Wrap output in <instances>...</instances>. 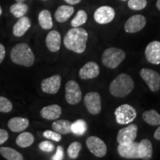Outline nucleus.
<instances>
[{"label":"nucleus","instance_id":"nucleus-1","mask_svg":"<svg viewBox=\"0 0 160 160\" xmlns=\"http://www.w3.org/2000/svg\"><path fill=\"white\" fill-rule=\"evenodd\" d=\"M88 33L82 28H73L64 37V45L68 49L77 53H82L86 49Z\"/></svg>","mask_w":160,"mask_h":160},{"label":"nucleus","instance_id":"nucleus-2","mask_svg":"<svg viewBox=\"0 0 160 160\" xmlns=\"http://www.w3.org/2000/svg\"><path fill=\"white\" fill-rule=\"evenodd\" d=\"M134 88V82L132 78L126 73H121L110 84L109 90L111 95L122 98L128 95Z\"/></svg>","mask_w":160,"mask_h":160},{"label":"nucleus","instance_id":"nucleus-3","mask_svg":"<svg viewBox=\"0 0 160 160\" xmlns=\"http://www.w3.org/2000/svg\"><path fill=\"white\" fill-rule=\"evenodd\" d=\"M11 59L17 65L31 67L34 63L35 57L27 44L19 43L11 51Z\"/></svg>","mask_w":160,"mask_h":160},{"label":"nucleus","instance_id":"nucleus-4","mask_svg":"<svg viewBox=\"0 0 160 160\" xmlns=\"http://www.w3.org/2000/svg\"><path fill=\"white\" fill-rule=\"evenodd\" d=\"M125 53L122 49L110 48L104 51L102 62L103 65L109 68H116L125 59Z\"/></svg>","mask_w":160,"mask_h":160},{"label":"nucleus","instance_id":"nucleus-5","mask_svg":"<svg viewBox=\"0 0 160 160\" xmlns=\"http://www.w3.org/2000/svg\"><path fill=\"white\" fill-rule=\"evenodd\" d=\"M116 120L120 125H126L133 122L137 117V111L131 105L128 104L120 105L114 112Z\"/></svg>","mask_w":160,"mask_h":160},{"label":"nucleus","instance_id":"nucleus-6","mask_svg":"<svg viewBox=\"0 0 160 160\" xmlns=\"http://www.w3.org/2000/svg\"><path fill=\"white\" fill-rule=\"evenodd\" d=\"M139 74L151 91H159L160 89V74L159 73L151 69L142 68L140 71Z\"/></svg>","mask_w":160,"mask_h":160},{"label":"nucleus","instance_id":"nucleus-7","mask_svg":"<svg viewBox=\"0 0 160 160\" xmlns=\"http://www.w3.org/2000/svg\"><path fill=\"white\" fill-rule=\"evenodd\" d=\"M82 99L79 85L74 80H70L65 85V100L70 105H77Z\"/></svg>","mask_w":160,"mask_h":160},{"label":"nucleus","instance_id":"nucleus-8","mask_svg":"<svg viewBox=\"0 0 160 160\" xmlns=\"http://www.w3.org/2000/svg\"><path fill=\"white\" fill-rule=\"evenodd\" d=\"M84 103L91 114L97 115L102 109L101 97L97 92H89L85 95Z\"/></svg>","mask_w":160,"mask_h":160},{"label":"nucleus","instance_id":"nucleus-9","mask_svg":"<svg viewBox=\"0 0 160 160\" xmlns=\"http://www.w3.org/2000/svg\"><path fill=\"white\" fill-rule=\"evenodd\" d=\"M86 145L89 151L97 157H103L107 153V146L99 137H88L86 140Z\"/></svg>","mask_w":160,"mask_h":160},{"label":"nucleus","instance_id":"nucleus-10","mask_svg":"<svg viewBox=\"0 0 160 160\" xmlns=\"http://www.w3.org/2000/svg\"><path fill=\"white\" fill-rule=\"evenodd\" d=\"M114 9L110 6H102L94 12V20L101 25L110 23L115 17Z\"/></svg>","mask_w":160,"mask_h":160},{"label":"nucleus","instance_id":"nucleus-11","mask_svg":"<svg viewBox=\"0 0 160 160\" xmlns=\"http://www.w3.org/2000/svg\"><path fill=\"white\" fill-rule=\"evenodd\" d=\"M62 78L61 76L56 74L51 77L46 78L41 82V88L45 93L49 94H56L61 86Z\"/></svg>","mask_w":160,"mask_h":160},{"label":"nucleus","instance_id":"nucleus-12","mask_svg":"<svg viewBox=\"0 0 160 160\" xmlns=\"http://www.w3.org/2000/svg\"><path fill=\"white\" fill-rule=\"evenodd\" d=\"M146 25V19L142 15L137 14L132 16L126 21L125 24V31L127 33H133L140 31Z\"/></svg>","mask_w":160,"mask_h":160},{"label":"nucleus","instance_id":"nucleus-13","mask_svg":"<svg viewBox=\"0 0 160 160\" xmlns=\"http://www.w3.org/2000/svg\"><path fill=\"white\" fill-rule=\"evenodd\" d=\"M138 127L135 124H131L128 127L120 129L118 132L117 142L119 144L134 142L137 136Z\"/></svg>","mask_w":160,"mask_h":160},{"label":"nucleus","instance_id":"nucleus-14","mask_svg":"<svg viewBox=\"0 0 160 160\" xmlns=\"http://www.w3.org/2000/svg\"><path fill=\"white\" fill-rule=\"evenodd\" d=\"M117 151L122 157L125 159H139L138 153V143L135 142L119 144Z\"/></svg>","mask_w":160,"mask_h":160},{"label":"nucleus","instance_id":"nucleus-15","mask_svg":"<svg viewBox=\"0 0 160 160\" xmlns=\"http://www.w3.org/2000/svg\"><path fill=\"white\" fill-rule=\"evenodd\" d=\"M145 57L150 63L153 65L160 64V42L153 41L146 47Z\"/></svg>","mask_w":160,"mask_h":160},{"label":"nucleus","instance_id":"nucleus-16","mask_svg":"<svg viewBox=\"0 0 160 160\" xmlns=\"http://www.w3.org/2000/svg\"><path fill=\"white\" fill-rule=\"evenodd\" d=\"M79 77L82 79H91L99 74V67L94 62H89L80 69Z\"/></svg>","mask_w":160,"mask_h":160},{"label":"nucleus","instance_id":"nucleus-17","mask_svg":"<svg viewBox=\"0 0 160 160\" xmlns=\"http://www.w3.org/2000/svg\"><path fill=\"white\" fill-rule=\"evenodd\" d=\"M45 42L50 51L57 52L61 47V35L57 31H50L46 37Z\"/></svg>","mask_w":160,"mask_h":160},{"label":"nucleus","instance_id":"nucleus-18","mask_svg":"<svg viewBox=\"0 0 160 160\" xmlns=\"http://www.w3.org/2000/svg\"><path fill=\"white\" fill-rule=\"evenodd\" d=\"M31 26V20L28 17H24L19 18L13 28V33L15 37H21L28 31Z\"/></svg>","mask_w":160,"mask_h":160},{"label":"nucleus","instance_id":"nucleus-19","mask_svg":"<svg viewBox=\"0 0 160 160\" xmlns=\"http://www.w3.org/2000/svg\"><path fill=\"white\" fill-rule=\"evenodd\" d=\"M29 120L23 117L11 118L8 122V126L11 131L15 133L22 132L28 127Z\"/></svg>","mask_w":160,"mask_h":160},{"label":"nucleus","instance_id":"nucleus-20","mask_svg":"<svg viewBox=\"0 0 160 160\" xmlns=\"http://www.w3.org/2000/svg\"><path fill=\"white\" fill-rule=\"evenodd\" d=\"M42 117L47 120H56L62 114V108L58 105H51L44 107L40 111Z\"/></svg>","mask_w":160,"mask_h":160},{"label":"nucleus","instance_id":"nucleus-21","mask_svg":"<svg viewBox=\"0 0 160 160\" xmlns=\"http://www.w3.org/2000/svg\"><path fill=\"white\" fill-rule=\"evenodd\" d=\"M138 153L139 159H151L153 155V147L151 142L147 139H144L138 143Z\"/></svg>","mask_w":160,"mask_h":160},{"label":"nucleus","instance_id":"nucleus-22","mask_svg":"<svg viewBox=\"0 0 160 160\" xmlns=\"http://www.w3.org/2000/svg\"><path fill=\"white\" fill-rule=\"evenodd\" d=\"M74 8L70 5H61L55 12V19L59 22H65L73 15Z\"/></svg>","mask_w":160,"mask_h":160},{"label":"nucleus","instance_id":"nucleus-23","mask_svg":"<svg viewBox=\"0 0 160 160\" xmlns=\"http://www.w3.org/2000/svg\"><path fill=\"white\" fill-rule=\"evenodd\" d=\"M71 124V122L68 121V120H57L52 124V128L53 131L60 133V134L66 135L72 133Z\"/></svg>","mask_w":160,"mask_h":160},{"label":"nucleus","instance_id":"nucleus-24","mask_svg":"<svg viewBox=\"0 0 160 160\" xmlns=\"http://www.w3.org/2000/svg\"><path fill=\"white\" fill-rule=\"evenodd\" d=\"M39 25L45 30H49L53 27V20L51 12L48 10H42L38 17Z\"/></svg>","mask_w":160,"mask_h":160},{"label":"nucleus","instance_id":"nucleus-25","mask_svg":"<svg viewBox=\"0 0 160 160\" xmlns=\"http://www.w3.org/2000/svg\"><path fill=\"white\" fill-rule=\"evenodd\" d=\"M142 117L144 121L150 125H160V114L155 110L145 111Z\"/></svg>","mask_w":160,"mask_h":160},{"label":"nucleus","instance_id":"nucleus-26","mask_svg":"<svg viewBox=\"0 0 160 160\" xmlns=\"http://www.w3.org/2000/svg\"><path fill=\"white\" fill-rule=\"evenodd\" d=\"M34 142V137L29 132H23L18 136L16 139V143L21 148H28Z\"/></svg>","mask_w":160,"mask_h":160},{"label":"nucleus","instance_id":"nucleus-27","mask_svg":"<svg viewBox=\"0 0 160 160\" xmlns=\"http://www.w3.org/2000/svg\"><path fill=\"white\" fill-rule=\"evenodd\" d=\"M0 154L8 160H22L24 159L21 153L8 147L0 148Z\"/></svg>","mask_w":160,"mask_h":160},{"label":"nucleus","instance_id":"nucleus-28","mask_svg":"<svg viewBox=\"0 0 160 160\" xmlns=\"http://www.w3.org/2000/svg\"><path fill=\"white\" fill-rule=\"evenodd\" d=\"M28 11V6L24 2H17L10 8L11 13L17 18H21L25 15Z\"/></svg>","mask_w":160,"mask_h":160},{"label":"nucleus","instance_id":"nucleus-29","mask_svg":"<svg viewBox=\"0 0 160 160\" xmlns=\"http://www.w3.org/2000/svg\"><path fill=\"white\" fill-rule=\"evenodd\" d=\"M87 131V124L82 119H78L71 124V132L75 135L82 136Z\"/></svg>","mask_w":160,"mask_h":160},{"label":"nucleus","instance_id":"nucleus-30","mask_svg":"<svg viewBox=\"0 0 160 160\" xmlns=\"http://www.w3.org/2000/svg\"><path fill=\"white\" fill-rule=\"evenodd\" d=\"M88 20V15L87 13L83 10H79L77 12V15L75 16V17L71 20V25L73 28L79 27V26L85 24Z\"/></svg>","mask_w":160,"mask_h":160},{"label":"nucleus","instance_id":"nucleus-31","mask_svg":"<svg viewBox=\"0 0 160 160\" xmlns=\"http://www.w3.org/2000/svg\"><path fill=\"white\" fill-rule=\"evenodd\" d=\"M82 149V144L79 142H73L69 145L68 148V154L71 159H77L79 156V151Z\"/></svg>","mask_w":160,"mask_h":160},{"label":"nucleus","instance_id":"nucleus-32","mask_svg":"<svg viewBox=\"0 0 160 160\" xmlns=\"http://www.w3.org/2000/svg\"><path fill=\"white\" fill-rule=\"evenodd\" d=\"M147 0H129L128 2L129 8L134 11L142 10L147 6Z\"/></svg>","mask_w":160,"mask_h":160},{"label":"nucleus","instance_id":"nucleus-33","mask_svg":"<svg viewBox=\"0 0 160 160\" xmlns=\"http://www.w3.org/2000/svg\"><path fill=\"white\" fill-rule=\"evenodd\" d=\"M13 109V105L8 99L0 96V112L8 113Z\"/></svg>","mask_w":160,"mask_h":160},{"label":"nucleus","instance_id":"nucleus-34","mask_svg":"<svg viewBox=\"0 0 160 160\" xmlns=\"http://www.w3.org/2000/svg\"><path fill=\"white\" fill-rule=\"evenodd\" d=\"M42 134L43 137H45L46 139L53 140V141L55 142H59L62 139L61 134L54 131H49V130H48V131H44Z\"/></svg>","mask_w":160,"mask_h":160},{"label":"nucleus","instance_id":"nucleus-35","mask_svg":"<svg viewBox=\"0 0 160 160\" xmlns=\"http://www.w3.org/2000/svg\"><path fill=\"white\" fill-rule=\"evenodd\" d=\"M39 149L42 151L45 152H52L54 150V145L53 144L49 141H43L39 145Z\"/></svg>","mask_w":160,"mask_h":160},{"label":"nucleus","instance_id":"nucleus-36","mask_svg":"<svg viewBox=\"0 0 160 160\" xmlns=\"http://www.w3.org/2000/svg\"><path fill=\"white\" fill-rule=\"evenodd\" d=\"M64 157V151L62 147L61 146H58L57 148V152L52 157L53 160H62L63 159Z\"/></svg>","mask_w":160,"mask_h":160},{"label":"nucleus","instance_id":"nucleus-37","mask_svg":"<svg viewBox=\"0 0 160 160\" xmlns=\"http://www.w3.org/2000/svg\"><path fill=\"white\" fill-rule=\"evenodd\" d=\"M8 133L4 129H0V145H2L8 139Z\"/></svg>","mask_w":160,"mask_h":160},{"label":"nucleus","instance_id":"nucleus-38","mask_svg":"<svg viewBox=\"0 0 160 160\" xmlns=\"http://www.w3.org/2000/svg\"><path fill=\"white\" fill-rule=\"evenodd\" d=\"M5 57V48L2 44L0 43V64L2 62Z\"/></svg>","mask_w":160,"mask_h":160},{"label":"nucleus","instance_id":"nucleus-39","mask_svg":"<svg viewBox=\"0 0 160 160\" xmlns=\"http://www.w3.org/2000/svg\"><path fill=\"white\" fill-rule=\"evenodd\" d=\"M153 137H154L156 139L160 140V126L155 131L154 134H153Z\"/></svg>","mask_w":160,"mask_h":160},{"label":"nucleus","instance_id":"nucleus-40","mask_svg":"<svg viewBox=\"0 0 160 160\" xmlns=\"http://www.w3.org/2000/svg\"><path fill=\"white\" fill-rule=\"evenodd\" d=\"M67 3H68L69 5H77V4L81 2V0H65Z\"/></svg>","mask_w":160,"mask_h":160},{"label":"nucleus","instance_id":"nucleus-41","mask_svg":"<svg viewBox=\"0 0 160 160\" xmlns=\"http://www.w3.org/2000/svg\"><path fill=\"white\" fill-rule=\"evenodd\" d=\"M156 5H157V9L159 10V11H160V0H157V4H156Z\"/></svg>","mask_w":160,"mask_h":160},{"label":"nucleus","instance_id":"nucleus-42","mask_svg":"<svg viewBox=\"0 0 160 160\" xmlns=\"http://www.w3.org/2000/svg\"><path fill=\"white\" fill-rule=\"evenodd\" d=\"M17 2H25L26 0H15Z\"/></svg>","mask_w":160,"mask_h":160},{"label":"nucleus","instance_id":"nucleus-43","mask_svg":"<svg viewBox=\"0 0 160 160\" xmlns=\"http://www.w3.org/2000/svg\"><path fill=\"white\" fill-rule=\"evenodd\" d=\"M2 10L1 6H0V16L2 15Z\"/></svg>","mask_w":160,"mask_h":160},{"label":"nucleus","instance_id":"nucleus-44","mask_svg":"<svg viewBox=\"0 0 160 160\" xmlns=\"http://www.w3.org/2000/svg\"><path fill=\"white\" fill-rule=\"evenodd\" d=\"M123 1H126V0H123Z\"/></svg>","mask_w":160,"mask_h":160},{"label":"nucleus","instance_id":"nucleus-45","mask_svg":"<svg viewBox=\"0 0 160 160\" xmlns=\"http://www.w3.org/2000/svg\"><path fill=\"white\" fill-rule=\"evenodd\" d=\"M44 1H46V0H44Z\"/></svg>","mask_w":160,"mask_h":160}]
</instances>
